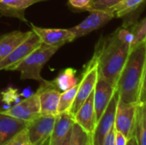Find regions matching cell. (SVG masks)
<instances>
[{
    "label": "cell",
    "instance_id": "83f0119b",
    "mask_svg": "<svg viewBox=\"0 0 146 145\" xmlns=\"http://www.w3.org/2000/svg\"><path fill=\"white\" fill-rule=\"evenodd\" d=\"M90 2L91 0H68V3L72 7L84 10L89 5Z\"/></svg>",
    "mask_w": 146,
    "mask_h": 145
},
{
    "label": "cell",
    "instance_id": "d6986e66",
    "mask_svg": "<svg viewBox=\"0 0 146 145\" xmlns=\"http://www.w3.org/2000/svg\"><path fill=\"white\" fill-rule=\"evenodd\" d=\"M145 2L146 0H123L108 9L114 13L115 18H121L135 11Z\"/></svg>",
    "mask_w": 146,
    "mask_h": 145
},
{
    "label": "cell",
    "instance_id": "7402d4cb",
    "mask_svg": "<svg viewBox=\"0 0 146 145\" xmlns=\"http://www.w3.org/2000/svg\"><path fill=\"white\" fill-rule=\"evenodd\" d=\"M134 135L136 137L138 144L146 145V119L143 112L142 105L140 103L138 109Z\"/></svg>",
    "mask_w": 146,
    "mask_h": 145
},
{
    "label": "cell",
    "instance_id": "f546056e",
    "mask_svg": "<svg viewBox=\"0 0 146 145\" xmlns=\"http://www.w3.org/2000/svg\"><path fill=\"white\" fill-rule=\"evenodd\" d=\"M128 138L121 132H115V145H127Z\"/></svg>",
    "mask_w": 146,
    "mask_h": 145
},
{
    "label": "cell",
    "instance_id": "52a82bcc",
    "mask_svg": "<svg viewBox=\"0 0 146 145\" xmlns=\"http://www.w3.org/2000/svg\"><path fill=\"white\" fill-rule=\"evenodd\" d=\"M56 115H40L27 122V130L32 145H44L50 138Z\"/></svg>",
    "mask_w": 146,
    "mask_h": 145
},
{
    "label": "cell",
    "instance_id": "ac0fdd59",
    "mask_svg": "<svg viewBox=\"0 0 146 145\" xmlns=\"http://www.w3.org/2000/svg\"><path fill=\"white\" fill-rule=\"evenodd\" d=\"M32 33V31H14L0 38V62L8 56L18 45L24 42Z\"/></svg>",
    "mask_w": 146,
    "mask_h": 145
},
{
    "label": "cell",
    "instance_id": "7c38bea8",
    "mask_svg": "<svg viewBox=\"0 0 146 145\" xmlns=\"http://www.w3.org/2000/svg\"><path fill=\"white\" fill-rule=\"evenodd\" d=\"M32 30L35 32L41 41L48 45L60 48L67 43L74 41L75 38L69 29L43 28L32 24Z\"/></svg>",
    "mask_w": 146,
    "mask_h": 145
},
{
    "label": "cell",
    "instance_id": "6da1fadb",
    "mask_svg": "<svg viewBox=\"0 0 146 145\" xmlns=\"http://www.w3.org/2000/svg\"><path fill=\"white\" fill-rule=\"evenodd\" d=\"M130 52L131 44L121 39L116 31L106 38H102L93 54L98 62V76L116 88Z\"/></svg>",
    "mask_w": 146,
    "mask_h": 145
},
{
    "label": "cell",
    "instance_id": "5bb4252c",
    "mask_svg": "<svg viewBox=\"0 0 146 145\" xmlns=\"http://www.w3.org/2000/svg\"><path fill=\"white\" fill-rule=\"evenodd\" d=\"M74 122L77 123L85 132H86L92 137L97 125L93 92L79 109L77 113L74 115Z\"/></svg>",
    "mask_w": 146,
    "mask_h": 145
},
{
    "label": "cell",
    "instance_id": "1f68e13d",
    "mask_svg": "<svg viewBox=\"0 0 146 145\" xmlns=\"http://www.w3.org/2000/svg\"><path fill=\"white\" fill-rule=\"evenodd\" d=\"M71 134H72V132H71V133L67 137V138L65 139V141L63 142V144L62 145H70V144H71Z\"/></svg>",
    "mask_w": 146,
    "mask_h": 145
},
{
    "label": "cell",
    "instance_id": "30bf717a",
    "mask_svg": "<svg viewBox=\"0 0 146 145\" xmlns=\"http://www.w3.org/2000/svg\"><path fill=\"white\" fill-rule=\"evenodd\" d=\"M114 18L115 15L110 9L93 10L91 11V15H89V16L86 18L82 22L74 27L69 28V30L76 39L101 28Z\"/></svg>",
    "mask_w": 146,
    "mask_h": 145
},
{
    "label": "cell",
    "instance_id": "e0dca14e",
    "mask_svg": "<svg viewBox=\"0 0 146 145\" xmlns=\"http://www.w3.org/2000/svg\"><path fill=\"white\" fill-rule=\"evenodd\" d=\"M45 0H0V12L8 16H14L27 22L24 11L34 3Z\"/></svg>",
    "mask_w": 146,
    "mask_h": 145
},
{
    "label": "cell",
    "instance_id": "484cf974",
    "mask_svg": "<svg viewBox=\"0 0 146 145\" xmlns=\"http://www.w3.org/2000/svg\"><path fill=\"white\" fill-rule=\"evenodd\" d=\"M3 145H32L27 128L19 132L16 136H15L13 138H11L9 142Z\"/></svg>",
    "mask_w": 146,
    "mask_h": 145
},
{
    "label": "cell",
    "instance_id": "d4e9b609",
    "mask_svg": "<svg viewBox=\"0 0 146 145\" xmlns=\"http://www.w3.org/2000/svg\"><path fill=\"white\" fill-rule=\"evenodd\" d=\"M123 0H91L89 5L85 10L93 11V10H105L112 6L119 3Z\"/></svg>",
    "mask_w": 146,
    "mask_h": 145
},
{
    "label": "cell",
    "instance_id": "8fae6325",
    "mask_svg": "<svg viewBox=\"0 0 146 145\" xmlns=\"http://www.w3.org/2000/svg\"><path fill=\"white\" fill-rule=\"evenodd\" d=\"M3 112L11 116L29 122L41 115L38 96L35 92Z\"/></svg>",
    "mask_w": 146,
    "mask_h": 145
},
{
    "label": "cell",
    "instance_id": "cb8c5ba5",
    "mask_svg": "<svg viewBox=\"0 0 146 145\" xmlns=\"http://www.w3.org/2000/svg\"><path fill=\"white\" fill-rule=\"evenodd\" d=\"M132 32L133 33L134 38L131 45V49L143 42H146V17L139 23L134 25V26L132 28Z\"/></svg>",
    "mask_w": 146,
    "mask_h": 145
},
{
    "label": "cell",
    "instance_id": "5b68a950",
    "mask_svg": "<svg viewBox=\"0 0 146 145\" xmlns=\"http://www.w3.org/2000/svg\"><path fill=\"white\" fill-rule=\"evenodd\" d=\"M139 106V103H127L120 98L117 103L115 127L128 139L134 135Z\"/></svg>",
    "mask_w": 146,
    "mask_h": 145
},
{
    "label": "cell",
    "instance_id": "ba28073f",
    "mask_svg": "<svg viewBox=\"0 0 146 145\" xmlns=\"http://www.w3.org/2000/svg\"><path fill=\"white\" fill-rule=\"evenodd\" d=\"M119 101V94L115 91L109 105L97 122L92 135V145H103L104 140L109 132L115 126L116 107Z\"/></svg>",
    "mask_w": 146,
    "mask_h": 145
},
{
    "label": "cell",
    "instance_id": "9a60e30c",
    "mask_svg": "<svg viewBox=\"0 0 146 145\" xmlns=\"http://www.w3.org/2000/svg\"><path fill=\"white\" fill-rule=\"evenodd\" d=\"M27 126V121L0 111V145L9 142Z\"/></svg>",
    "mask_w": 146,
    "mask_h": 145
},
{
    "label": "cell",
    "instance_id": "603a6c76",
    "mask_svg": "<svg viewBox=\"0 0 146 145\" xmlns=\"http://www.w3.org/2000/svg\"><path fill=\"white\" fill-rule=\"evenodd\" d=\"M70 145H92V137L75 122L72 128Z\"/></svg>",
    "mask_w": 146,
    "mask_h": 145
},
{
    "label": "cell",
    "instance_id": "4fadbf2b",
    "mask_svg": "<svg viewBox=\"0 0 146 145\" xmlns=\"http://www.w3.org/2000/svg\"><path fill=\"white\" fill-rule=\"evenodd\" d=\"M115 91L116 88L115 86H113L111 84L98 76L93 91L94 108L96 112L97 122L104 114L107 106L109 105Z\"/></svg>",
    "mask_w": 146,
    "mask_h": 145
},
{
    "label": "cell",
    "instance_id": "4dcf8cb0",
    "mask_svg": "<svg viewBox=\"0 0 146 145\" xmlns=\"http://www.w3.org/2000/svg\"><path fill=\"white\" fill-rule=\"evenodd\" d=\"M127 145H139L138 144V142H137V139H136L135 135H133L132 138H130L128 139V142H127Z\"/></svg>",
    "mask_w": 146,
    "mask_h": 145
},
{
    "label": "cell",
    "instance_id": "7a4b0ae2",
    "mask_svg": "<svg viewBox=\"0 0 146 145\" xmlns=\"http://www.w3.org/2000/svg\"><path fill=\"white\" fill-rule=\"evenodd\" d=\"M146 63V42L131 50L119 77L116 91L119 98L127 103H139V95Z\"/></svg>",
    "mask_w": 146,
    "mask_h": 145
},
{
    "label": "cell",
    "instance_id": "9c48e42d",
    "mask_svg": "<svg viewBox=\"0 0 146 145\" xmlns=\"http://www.w3.org/2000/svg\"><path fill=\"white\" fill-rule=\"evenodd\" d=\"M40 103V113L43 115H57L59 99L62 91L54 81L44 80L36 91Z\"/></svg>",
    "mask_w": 146,
    "mask_h": 145
},
{
    "label": "cell",
    "instance_id": "277c9868",
    "mask_svg": "<svg viewBox=\"0 0 146 145\" xmlns=\"http://www.w3.org/2000/svg\"><path fill=\"white\" fill-rule=\"evenodd\" d=\"M98 78V62L94 56L87 63L84 69L82 78L79 82V87L74 102L69 110L71 115L74 116L81 105L89 97V96L93 92L96 86V83Z\"/></svg>",
    "mask_w": 146,
    "mask_h": 145
},
{
    "label": "cell",
    "instance_id": "44dd1931",
    "mask_svg": "<svg viewBox=\"0 0 146 145\" xmlns=\"http://www.w3.org/2000/svg\"><path fill=\"white\" fill-rule=\"evenodd\" d=\"M78 87H79V83L75 86L72 87L71 89L62 91L61 93L60 99H59V104H58V109H57L58 114H62V113L68 112V111L69 112V110L74 102V99H75V97L77 94V91H78Z\"/></svg>",
    "mask_w": 146,
    "mask_h": 145
},
{
    "label": "cell",
    "instance_id": "8992f818",
    "mask_svg": "<svg viewBox=\"0 0 146 145\" xmlns=\"http://www.w3.org/2000/svg\"><path fill=\"white\" fill-rule=\"evenodd\" d=\"M41 43L42 41L38 35L32 30L30 36L0 62V71H15L16 67Z\"/></svg>",
    "mask_w": 146,
    "mask_h": 145
},
{
    "label": "cell",
    "instance_id": "ffe728a7",
    "mask_svg": "<svg viewBox=\"0 0 146 145\" xmlns=\"http://www.w3.org/2000/svg\"><path fill=\"white\" fill-rule=\"evenodd\" d=\"M75 74H76V70L68 68L64 69L53 81L56 85L58 89L62 92L71 89L72 87L75 86L79 83Z\"/></svg>",
    "mask_w": 146,
    "mask_h": 145
},
{
    "label": "cell",
    "instance_id": "836d02e7",
    "mask_svg": "<svg viewBox=\"0 0 146 145\" xmlns=\"http://www.w3.org/2000/svg\"><path fill=\"white\" fill-rule=\"evenodd\" d=\"M49 140H50V139H49ZM49 140H48V141H47V142H46V143H45L44 145H49Z\"/></svg>",
    "mask_w": 146,
    "mask_h": 145
},
{
    "label": "cell",
    "instance_id": "f1b7e54d",
    "mask_svg": "<svg viewBox=\"0 0 146 145\" xmlns=\"http://www.w3.org/2000/svg\"><path fill=\"white\" fill-rule=\"evenodd\" d=\"M115 132L116 129L114 126L105 137L103 145H115Z\"/></svg>",
    "mask_w": 146,
    "mask_h": 145
},
{
    "label": "cell",
    "instance_id": "4316f807",
    "mask_svg": "<svg viewBox=\"0 0 146 145\" xmlns=\"http://www.w3.org/2000/svg\"><path fill=\"white\" fill-rule=\"evenodd\" d=\"M146 103V63L145 71H144V75H143V79H142V85H141V91H140V95H139V103L143 104Z\"/></svg>",
    "mask_w": 146,
    "mask_h": 145
},
{
    "label": "cell",
    "instance_id": "d6a6232c",
    "mask_svg": "<svg viewBox=\"0 0 146 145\" xmlns=\"http://www.w3.org/2000/svg\"><path fill=\"white\" fill-rule=\"evenodd\" d=\"M142 105V108H143V112H144V115H145V119H146V103H143V104H141Z\"/></svg>",
    "mask_w": 146,
    "mask_h": 145
},
{
    "label": "cell",
    "instance_id": "2e32d148",
    "mask_svg": "<svg viewBox=\"0 0 146 145\" xmlns=\"http://www.w3.org/2000/svg\"><path fill=\"white\" fill-rule=\"evenodd\" d=\"M74 124V116L70 113L64 112L56 115L55 126L50 135L49 145H62L67 137L71 133Z\"/></svg>",
    "mask_w": 146,
    "mask_h": 145
},
{
    "label": "cell",
    "instance_id": "3957f363",
    "mask_svg": "<svg viewBox=\"0 0 146 145\" xmlns=\"http://www.w3.org/2000/svg\"><path fill=\"white\" fill-rule=\"evenodd\" d=\"M59 48L41 43L32 51L15 68L21 73V79H34L42 82L44 79L41 76V70L44 64L57 51Z\"/></svg>",
    "mask_w": 146,
    "mask_h": 145
}]
</instances>
